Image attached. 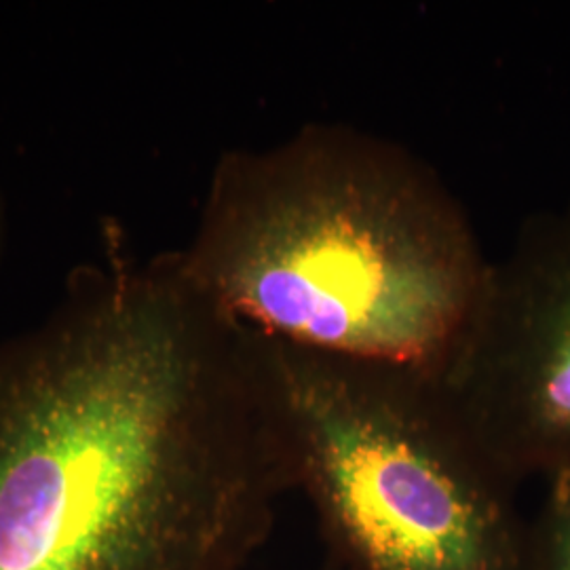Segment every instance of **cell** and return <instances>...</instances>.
<instances>
[{
    "instance_id": "8992f818",
    "label": "cell",
    "mask_w": 570,
    "mask_h": 570,
    "mask_svg": "<svg viewBox=\"0 0 570 570\" xmlns=\"http://www.w3.org/2000/svg\"><path fill=\"white\" fill-rule=\"evenodd\" d=\"M7 247H9V207H7V199H4V193L0 186V266L4 263Z\"/></svg>"
},
{
    "instance_id": "5b68a950",
    "label": "cell",
    "mask_w": 570,
    "mask_h": 570,
    "mask_svg": "<svg viewBox=\"0 0 570 570\" xmlns=\"http://www.w3.org/2000/svg\"><path fill=\"white\" fill-rule=\"evenodd\" d=\"M543 499L532 518L537 570H570V469L543 480Z\"/></svg>"
},
{
    "instance_id": "6da1fadb",
    "label": "cell",
    "mask_w": 570,
    "mask_h": 570,
    "mask_svg": "<svg viewBox=\"0 0 570 570\" xmlns=\"http://www.w3.org/2000/svg\"><path fill=\"white\" fill-rule=\"evenodd\" d=\"M296 471L273 343L106 228L0 341V570H247Z\"/></svg>"
},
{
    "instance_id": "277c9868",
    "label": "cell",
    "mask_w": 570,
    "mask_h": 570,
    "mask_svg": "<svg viewBox=\"0 0 570 570\" xmlns=\"http://www.w3.org/2000/svg\"><path fill=\"white\" fill-rule=\"evenodd\" d=\"M515 484L570 469V202L532 216L433 374Z\"/></svg>"
},
{
    "instance_id": "52a82bcc",
    "label": "cell",
    "mask_w": 570,
    "mask_h": 570,
    "mask_svg": "<svg viewBox=\"0 0 570 570\" xmlns=\"http://www.w3.org/2000/svg\"><path fill=\"white\" fill-rule=\"evenodd\" d=\"M320 570H338V569H336V567H332V564H327V562H326V564H324V567H322V569H320Z\"/></svg>"
},
{
    "instance_id": "3957f363",
    "label": "cell",
    "mask_w": 570,
    "mask_h": 570,
    "mask_svg": "<svg viewBox=\"0 0 570 570\" xmlns=\"http://www.w3.org/2000/svg\"><path fill=\"white\" fill-rule=\"evenodd\" d=\"M273 343V341H271ZM296 492L338 570H537L532 520L440 381L273 343Z\"/></svg>"
},
{
    "instance_id": "7a4b0ae2",
    "label": "cell",
    "mask_w": 570,
    "mask_h": 570,
    "mask_svg": "<svg viewBox=\"0 0 570 570\" xmlns=\"http://www.w3.org/2000/svg\"><path fill=\"white\" fill-rule=\"evenodd\" d=\"M180 258L214 305L277 345L429 374L492 263L431 165L341 122L223 153Z\"/></svg>"
}]
</instances>
